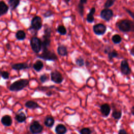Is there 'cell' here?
Masks as SVG:
<instances>
[{
    "label": "cell",
    "instance_id": "obj_1",
    "mask_svg": "<svg viewBox=\"0 0 134 134\" xmlns=\"http://www.w3.org/2000/svg\"><path fill=\"white\" fill-rule=\"evenodd\" d=\"M118 29L124 32H134V22L129 19H122L116 23Z\"/></svg>",
    "mask_w": 134,
    "mask_h": 134
},
{
    "label": "cell",
    "instance_id": "obj_2",
    "mask_svg": "<svg viewBox=\"0 0 134 134\" xmlns=\"http://www.w3.org/2000/svg\"><path fill=\"white\" fill-rule=\"evenodd\" d=\"M42 27V20L41 17L35 16L31 20V26L28 28V30L32 34L37 35V32L40 30Z\"/></svg>",
    "mask_w": 134,
    "mask_h": 134
},
{
    "label": "cell",
    "instance_id": "obj_3",
    "mask_svg": "<svg viewBox=\"0 0 134 134\" xmlns=\"http://www.w3.org/2000/svg\"><path fill=\"white\" fill-rule=\"evenodd\" d=\"M29 81L26 79H21L15 81L9 87V89L11 91L18 92L23 90L29 84Z\"/></svg>",
    "mask_w": 134,
    "mask_h": 134
},
{
    "label": "cell",
    "instance_id": "obj_4",
    "mask_svg": "<svg viewBox=\"0 0 134 134\" xmlns=\"http://www.w3.org/2000/svg\"><path fill=\"white\" fill-rule=\"evenodd\" d=\"M42 51V52L41 54L37 55V58L46 61H55L58 60V57L54 52L50 51L49 49Z\"/></svg>",
    "mask_w": 134,
    "mask_h": 134
},
{
    "label": "cell",
    "instance_id": "obj_5",
    "mask_svg": "<svg viewBox=\"0 0 134 134\" xmlns=\"http://www.w3.org/2000/svg\"><path fill=\"white\" fill-rule=\"evenodd\" d=\"M30 45L34 52L39 53L41 50V40L36 36L32 37L30 40Z\"/></svg>",
    "mask_w": 134,
    "mask_h": 134
},
{
    "label": "cell",
    "instance_id": "obj_6",
    "mask_svg": "<svg viewBox=\"0 0 134 134\" xmlns=\"http://www.w3.org/2000/svg\"><path fill=\"white\" fill-rule=\"evenodd\" d=\"M29 130L32 134H39L42 131L43 127L38 121L34 120L30 124Z\"/></svg>",
    "mask_w": 134,
    "mask_h": 134
},
{
    "label": "cell",
    "instance_id": "obj_7",
    "mask_svg": "<svg viewBox=\"0 0 134 134\" xmlns=\"http://www.w3.org/2000/svg\"><path fill=\"white\" fill-rule=\"evenodd\" d=\"M93 30L95 34L96 35L100 36L104 35L107 30L106 26L101 23L95 24L93 27Z\"/></svg>",
    "mask_w": 134,
    "mask_h": 134
},
{
    "label": "cell",
    "instance_id": "obj_8",
    "mask_svg": "<svg viewBox=\"0 0 134 134\" xmlns=\"http://www.w3.org/2000/svg\"><path fill=\"white\" fill-rule=\"evenodd\" d=\"M51 80L55 83L60 84L63 80V77L61 73L57 70L52 71L50 74Z\"/></svg>",
    "mask_w": 134,
    "mask_h": 134
},
{
    "label": "cell",
    "instance_id": "obj_9",
    "mask_svg": "<svg viewBox=\"0 0 134 134\" xmlns=\"http://www.w3.org/2000/svg\"><path fill=\"white\" fill-rule=\"evenodd\" d=\"M114 15L113 11L108 8H105L102 10L100 13V17L106 21H109L113 17Z\"/></svg>",
    "mask_w": 134,
    "mask_h": 134
},
{
    "label": "cell",
    "instance_id": "obj_10",
    "mask_svg": "<svg viewBox=\"0 0 134 134\" xmlns=\"http://www.w3.org/2000/svg\"><path fill=\"white\" fill-rule=\"evenodd\" d=\"M120 71L124 75H128L131 73V71L127 60L124 59L121 61L120 63Z\"/></svg>",
    "mask_w": 134,
    "mask_h": 134
},
{
    "label": "cell",
    "instance_id": "obj_11",
    "mask_svg": "<svg viewBox=\"0 0 134 134\" xmlns=\"http://www.w3.org/2000/svg\"><path fill=\"white\" fill-rule=\"evenodd\" d=\"M30 68V66L27 62L23 63H15L12 65V68L15 70H21L24 69H27Z\"/></svg>",
    "mask_w": 134,
    "mask_h": 134
},
{
    "label": "cell",
    "instance_id": "obj_12",
    "mask_svg": "<svg viewBox=\"0 0 134 134\" xmlns=\"http://www.w3.org/2000/svg\"><path fill=\"white\" fill-rule=\"evenodd\" d=\"M100 112L104 117H107L110 112V107L108 104H104L100 106Z\"/></svg>",
    "mask_w": 134,
    "mask_h": 134
},
{
    "label": "cell",
    "instance_id": "obj_13",
    "mask_svg": "<svg viewBox=\"0 0 134 134\" xmlns=\"http://www.w3.org/2000/svg\"><path fill=\"white\" fill-rule=\"evenodd\" d=\"M1 122L2 124L6 126V127H9L12 125V119L9 115H6L3 116L1 118Z\"/></svg>",
    "mask_w": 134,
    "mask_h": 134
},
{
    "label": "cell",
    "instance_id": "obj_14",
    "mask_svg": "<svg viewBox=\"0 0 134 134\" xmlns=\"http://www.w3.org/2000/svg\"><path fill=\"white\" fill-rule=\"evenodd\" d=\"M9 10L8 6L3 1H0V17L7 14Z\"/></svg>",
    "mask_w": 134,
    "mask_h": 134
},
{
    "label": "cell",
    "instance_id": "obj_15",
    "mask_svg": "<svg viewBox=\"0 0 134 134\" xmlns=\"http://www.w3.org/2000/svg\"><path fill=\"white\" fill-rule=\"evenodd\" d=\"M58 54L60 56H66L68 55V52L67 48L64 45H60L57 48Z\"/></svg>",
    "mask_w": 134,
    "mask_h": 134
},
{
    "label": "cell",
    "instance_id": "obj_16",
    "mask_svg": "<svg viewBox=\"0 0 134 134\" xmlns=\"http://www.w3.org/2000/svg\"><path fill=\"white\" fill-rule=\"evenodd\" d=\"M9 8L11 10H15L20 4V0H8L7 1Z\"/></svg>",
    "mask_w": 134,
    "mask_h": 134
},
{
    "label": "cell",
    "instance_id": "obj_17",
    "mask_svg": "<svg viewBox=\"0 0 134 134\" xmlns=\"http://www.w3.org/2000/svg\"><path fill=\"white\" fill-rule=\"evenodd\" d=\"M54 124V119L53 117L51 116L48 115L47 116L44 120V125L49 128L52 127Z\"/></svg>",
    "mask_w": 134,
    "mask_h": 134
},
{
    "label": "cell",
    "instance_id": "obj_18",
    "mask_svg": "<svg viewBox=\"0 0 134 134\" xmlns=\"http://www.w3.org/2000/svg\"><path fill=\"white\" fill-rule=\"evenodd\" d=\"M55 132L57 134H65L67 132V129L64 125L58 124L55 128Z\"/></svg>",
    "mask_w": 134,
    "mask_h": 134
},
{
    "label": "cell",
    "instance_id": "obj_19",
    "mask_svg": "<svg viewBox=\"0 0 134 134\" xmlns=\"http://www.w3.org/2000/svg\"><path fill=\"white\" fill-rule=\"evenodd\" d=\"M96 11L95 8L94 7H93L91 8L89 13L86 16V21L89 23H92L94 21V17L93 16L94 14H95Z\"/></svg>",
    "mask_w": 134,
    "mask_h": 134
},
{
    "label": "cell",
    "instance_id": "obj_20",
    "mask_svg": "<svg viewBox=\"0 0 134 134\" xmlns=\"http://www.w3.org/2000/svg\"><path fill=\"white\" fill-rule=\"evenodd\" d=\"M26 118L27 117L26 114L23 111L16 114L15 117V119L19 123L25 122L26 120Z\"/></svg>",
    "mask_w": 134,
    "mask_h": 134
},
{
    "label": "cell",
    "instance_id": "obj_21",
    "mask_svg": "<svg viewBox=\"0 0 134 134\" xmlns=\"http://www.w3.org/2000/svg\"><path fill=\"white\" fill-rule=\"evenodd\" d=\"M15 38L19 41L24 40L26 38V34L23 30H18L15 34Z\"/></svg>",
    "mask_w": 134,
    "mask_h": 134
},
{
    "label": "cell",
    "instance_id": "obj_22",
    "mask_svg": "<svg viewBox=\"0 0 134 134\" xmlns=\"http://www.w3.org/2000/svg\"><path fill=\"white\" fill-rule=\"evenodd\" d=\"M25 107L29 109H36L40 107L37 103L33 100H28L25 104Z\"/></svg>",
    "mask_w": 134,
    "mask_h": 134
},
{
    "label": "cell",
    "instance_id": "obj_23",
    "mask_svg": "<svg viewBox=\"0 0 134 134\" xmlns=\"http://www.w3.org/2000/svg\"><path fill=\"white\" fill-rule=\"evenodd\" d=\"M32 68L34 69L37 71V72H39L40 71L42 68H43V63L42 61L38 60H37L33 64Z\"/></svg>",
    "mask_w": 134,
    "mask_h": 134
},
{
    "label": "cell",
    "instance_id": "obj_24",
    "mask_svg": "<svg viewBox=\"0 0 134 134\" xmlns=\"http://www.w3.org/2000/svg\"><path fill=\"white\" fill-rule=\"evenodd\" d=\"M56 31L61 35H65L66 34V28L62 25H59L56 29Z\"/></svg>",
    "mask_w": 134,
    "mask_h": 134
},
{
    "label": "cell",
    "instance_id": "obj_25",
    "mask_svg": "<svg viewBox=\"0 0 134 134\" xmlns=\"http://www.w3.org/2000/svg\"><path fill=\"white\" fill-rule=\"evenodd\" d=\"M111 40L115 44H118L121 42L122 38L120 35L118 34H115L112 36Z\"/></svg>",
    "mask_w": 134,
    "mask_h": 134
},
{
    "label": "cell",
    "instance_id": "obj_26",
    "mask_svg": "<svg viewBox=\"0 0 134 134\" xmlns=\"http://www.w3.org/2000/svg\"><path fill=\"white\" fill-rule=\"evenodd\" d=\"M122 116V112L120 110H115L112 113V117L115 119H119Z\"/></svg>",
    "mask_w": 134,
    "mask_h": 134
},
{
    "label": "cell",
    "instance_id": "obj_27",
    "mask_svg": "<svg viewBox=\"0 0 134 134\" xmlns=\"http://www.w3.org/2000/svg\"><path fill=\"white\" fill-rule=\"evenodd\" d=\"M118 55V52L115 50H113L112 51H110L108 53V58L110 60H112L113 59H114L115 58L117 57Z\"/></svg>",
    "mask_w": 134,
    "mask_h": 134
},
{
    "label": "cell",
    "instance_id": "obj_28",
    "mask_svg": "<svg viewBox=\"0 0 134 134\" xmlns=\"http://www.w3.org/2000/svg\"><path fill=\"white\" fill-rule=\"evenodd\" d=\"M75 63L79 66H83L85 64L84 59L81 56L75 59Z\"/></svg>",
    "mask_w": 134,
    "mask_h": 134
},
{
    "label": "cell",
    "instance_id": "obj_29",
    "mask_svg": "<svg viewBox=\"0 0 134 134\" xmlns=\"http://www.w3.org/2000/svg\"><path fill=\"white\" fill-rule=\"evenodd\" d=\"M116 0H106L104 4V7L106 8H108L111 7L115 3Z\"/></svg>",
    "mask_w": 134,
    "mask_h": 134
},
{
    "label": "cell",
    "instance_id": "obj_30",
    "mask_svg": "<svg viewBox=\"0 0 134 134\" xmlns=\"http://www.w3.org/2000/svg\"><path fill=\"white\" fill-rule=\"evenodd\" d=\"M54 15V13L52 10L49 9L48 10H47L44 13H43L42 14L44 18H48V17H50L51 16H52Z\"/></svg>",
    "mask_w": 134,
    "mask_h": 134
},
{
    "label": "cell",
    "instance_id": "obj_31",
    "mask_svg": "<svg viewBox=\"0 0 134 134\" xmlns=\"http://www.w3.org/2000/svg\"><path fill=\"white\" fill-rule=\"evenodd\" d=\"M77 11L81 17L83 16L84 14V5L79 4L77 5Z\"/></svg>",
    "mask_w": 134,
    "mask_h": 134
},
{
    "label": "cell",
    "instance_id": "obj_32",
    "mask_svg": "<svg viewBox=\"0 0 134 134\" xmlns=\"http://www.w3.org/2000/svg\"><path fill=\"white\" fill-rule=\"evenodd\" d=\"M91 129L88 128H83L80 131V134H91Z\"/></svg>",
    "mask_w": 134,
    "mask_h": 134
},
{
    "label": "cell",
    "instance_id": "obj_33",
    "mask_svg": "<svg viewBox=\"0 0 134 134\" xmlns=\"http://www.w3.org/2000/svg\"><path fill=\"white\" fill-rule=\"evenodd\" d=\"M39 79H40V82L41 83H43L48 80V76L46 74H42L40 75Z\"/></svg>",
    "mask_w": 134,
    "mask_h": 134
},
{
    "label": "cell",
    "instance_id": "obj_34",
    "mask_svg": "<svg viewBox=\"0 0 134 134\" xmlns=\"http://www.w3.org/2000/svg\"><path fill=\"white\" fill-rule=\"evenodd\" d=\"M1 76L4 80H7L9 78V73L7 71H2L1 73Z\"/></svg>",
    "mask_w": 134,
    "mask_h": 134
},
{
    "label": "cell",
    "instance_id": "obj_35",
    "mask_svg": "<svg viewBox=\"0 0 134 134\" xmlns=\"http://www.w3.org/2000/svg\"><path fill=\"white\" fill-rule=\"evenodd\" d=\"M125 8L126 12L131 16V17L134 20V12H132L131 10H130V9H128V8Z\"/></svg>",
    "mask_w": 134,
    "mask_h": 134
},
{
    "label": "cell",
    "instance_id": "obj_36",
    "mask_svg": "<svg viewBox=\"0 0 134 134\" xmlns=\"http://www.w3.org/2000/svg\"><path fill=\"white\" fill-rule=\"evenodd\" d=\"M118 134H128L127 131L124 129H121L119 130Z\"/></svg>",
    "mask_w": 134,
    "mask_h": 134
},
{
    "label": "cell",
    "instance_id": "obj_37",
    "mask_svg": "<svg viewBox=\"0 0 134 134\" xmlns=\"http://www.w3.org/2000/svg\"><path fill=\"white\" fill-rule=\"evenodd\" d=\"M110 51V48L109 47H107L105 49V50H104V52H105V53H107V54H108V53Z\"/></svg>",
    "mask_w": 134,
    "mask_h": 134
},
{
    "label": "cell",
    "instance_id": "obj_38",
    "mask_svg": "<svg viewBox=\"0 0 134 134\" xmlns=\"http://www.w3.org/2000/svg\"><path fill=\"white\" fill-rule=\"evenodd\" d=\"M130 53L131 55H132V56L134 57V46H133L132 47V48L130 49Z\"/></svg>",
    "mask_w": 134,
    "mask_h": 134
},
{
    "label": "cell",
    "instance_id": "obj_39",
    "mask_svg": "<svg viewBox=\"0 0 134 134\" xmlns=\"http://www.w3.org/2000/svg\"><path fill=\"white\" fill-rule=\"evenodd\" d=\"M87 1V0H80V1L79 2V4L84 5V4H86Z\"/></svg>",
    "mask_w": 134,
    "mask_h": 134
},
{
    "label": "cell",
    "instance_id": "obj_40",
    "mask_svg": "<svg viewBox=\"0 0 134 134\" xmlns=\"http://www.w3.org/2000/svg\"><path fill=\"white\" fill-rule=\"evenodd\" d=\"M6 48L8 50H10V48H11V46L10 44L9 43H7L6 44Z\"/></svg>",
    "mask_w": 134,
    "mask_h": 134
},
{
    "label": "cell",
    "instance_id": "obj_41",
    "mask_svg": "<svg viewBox=\"0 0 134 134\" xmlns=\"http://www.w3.org/2000/svg\"><path fill=\"white\" fill-rule=\"evenodd\" d=\"M52 92H51V91H49L48 92H47V93H46V95H47V96H50L52 95Z\"/></svg>",
    "mask_w": 134,
    "mask_h": 134
},
{
    "label": "cell",
    "instance_id": "obj_42",
    "mask_svg": "<svg viewBox=\"0 0 134 134\" xmlns=\"http://www.w3.org/2000/svg\"><path fill=\"white\" fill-rule=\"evenodd\" d=\"M131 113L133 115H134V106H133L131 108Z\"/></svg>",
    "mask_w": 134,
    "mask_h": 134
},
{
    "label": "cell",
    "instance_id": "obj_43",
    "mask_svg": "<svg viewBox=\"0 0 134 134\" xmlns=\"http://www.w3.org/2000/svg\"><path fill=\"white\" fill-rule=\"evenodd\" d=\"M70 1H71V0H64V2H65L68 4L70 2Z\"/></svg>",
    "mask_w": 134,
    "mask_h": 134
},
{
    "label": "cell",
    "instance_id": "obj_44",
    "mask_svg": "<svg viewBox=\"0 0 134 134\" xmlns=\"http://www.w3.org/2000/svg\"><path fill=\"white\" fill-rule=\"evenodd\" d=\"M2 71L0 69V76H1V73H2Z\"/></svg>",
    "mask_w": 134,
    "mask_h": 134
},
{
    "label": "cell",
    "instance_id": "obj_45",
    "mask_svg": "<svg viewBox=\"0 0 134 134\" xmlns=\"http://www.w3.org/2000/svg\"></svg>",
    "mask_w": 134,
    "mask_h": 134
}]
</instances>
